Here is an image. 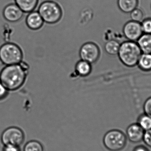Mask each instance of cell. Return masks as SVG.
I'll return each mask as SVG.
<instances>
[{
    "label": "cell",
    "mask_w": 151,
    "mask_h": 151,
    "mask_svg": "<svg viewBox=\"0 0 151 151\" xmlns=\"http://www.w3.org/2000/svg\"><path fill=\"white\" fill-rule=\"evenodd\" d=\"M24 151H44V149L40 142L33 140L26 144L24 147Z\"/></svg>",
    "instance_id": "ac0fdd59"
},
{
    "label": "cell",
    "mask_w": 151,
    "mask_h": 151,
    "mask_svg": "<svg viewBox=\"0 0 151 151\" xmlns=\"http://www.w3.org/2000/svg\"><path fill=\"white\" fill-rule=\"evenodd\" d=\"M145 132L138 123H134L129 125L127 128V137L131 142L138 143L142 141Z\"/></svg>",
    "instance_id": "8fae6325"
},
{
    "label": "cell",
    "mask_w": 151,
    "mask_h": 151,
    "mask_svg": "<svg viewBox=\"0 0 151 151\" xmlns=\"http://www.w3.org/2000/svg\"><path fill=\"white\" fill-rule=\"evenodd\" d=\"M25 136L23 131L17 127H10L4 130L1 136V141L4 146H19L24 142Z\"/></svg>",
    "instance_id": "8992f818"
},
{
    "label": "cell",
    "mask_w": 151,
    "mask_h": 151,
    "mask_svg": "<svg viewBox=\"0 0 151 151\" xmlns=\"http://www.w3.org/2000/svg\"><path fill=\"white\" fill-rule=\"evenodd\" d=\"M103 143L105 148L110 151H120L126 147L127 137L121 130L112 129L105 134Z\"/></svg>",
    "instance_id": "5b68a950"
},
{
    "label": "cell",
    "mask_w": 151,
    "mask_h": 151,
    "mask_svg": "<svg viewBox=\"0 0 151 151\" xmlns=\"http://www.w3.org/2000/svg\"><path fill=\"white\" fill-rule=\"evenodd\" d=\"M25 23L29 29L35 31L42 27L44 22L38 11L34 10L28 13L26 17Z\"/></svg>",
    "instance_id": "30bf717a"
},
{
    "label": "cell",
    "mask_w": 151,
    "mask_h": 151,
    "mask_svg": "<svg viewBox=\"0 0 151 151\" xmlns=\"http://www.w3.org/2000/svg\"><path fill=\"white\" fill-rule=\"evenodd\" d=\"M142 53L137 42L127 40L121 43L117 55L123 65L133 68L137 66Z\"/></svg>",
    "instance_id": "7a4b0ae2"
},
{
    "label": "cell",
    "mask_w": 151,
    "mask_h": 151,
    "mask_svg": "<svg viewBox=\"0 0 151 151\" xmlns=\"http://www.w3.org/2000/svg\"><path fill=\"white\" fill-rule=\"evenodd\" d=\"M141 26L143 33L151 34V18L145 19L141 22Z\"/></svg>",
    "instance_id": "44dd1931"
},
{
    "label": "cell",
    "mask_w": 151,
    "mask_h": 151,
    "mask_svg": "<svg viewBox=\"0 0 151 151\" xmlns=\"http://www.w3.org/2000/svg\"><path fill=\"white\" fill-rule=\"evenodd\" d=\"M15 4L26 13L35 10L39 3V0H15Z\"/></svg>",
    "instance_id": "5bb4252c"
},
{
    "label": "cell",
    "mask_w": 151,
    "mask_h": 151,
    "mask_svg": "<svg viewBox=\"0 0 151 151\" xmlns=\"http://www.w3.org/2000/svg\"><path fill=\"white\" fill-rule=\"evenodd\" d=\"M3 151H20L19 146L8 145L4 146Z\"/></svg>",
    "instance_id": "d4e9b609"
},
{
    "label": "cell",
    "mask_w": 151,
    "mask_h": 151,
    "mask_svg": "<svg viewBox=\"0 0 151 151\" xmlns=\"http://www.w3.org/2000/svg\"><path fill=\"white\" fill-rule=\"evenodd\" d=\"M75 70L80 76L82 77L88 76L92 70L91 64L87 61L81 59L76 65Z\"/></svg>",
    "instance_id": "9a60e30c"
},
{
    "label": "cell",
    "mask_w": 151,
    "mask_h": 151,
    "mask_svg": "<svg viewBox=\"0 0 151 151\" xmlns=\"http://www.w3.org/2000/svg\"><path fill=\"white\" fill-rule=\"evenodd\" d=\"M138 2V0H117V6L122 12L129 13L137 8Z\"/></svg>",
    "instance_id": "7c38bea8"
},
{
    "label": "cell",
    "mask_w": 151,
    "mask_h": 151,
    "mask_svg": "<svg viewBox=\"0 0 151 151\" xmlns=\"http://www.w3.org/2000/svg\"><path fill=\"white\" fill-rule=\"evenodd\" d=\"M79 55L82 60L90 63H96L100 57V50L95 43L88 42L83 44L80 48Z\"/></svg>",
    "instance_id": "52a82bcc"
},
{
    "label": "cell",
    "mask_w": 151,
    "mask_h": 151,
    "mask_svg": "<svg viewBox=\"0 0 151 151\" xmlns=\"http://www.w3.org/2000/svg\"><path fill=\"white\" fill-rule=\"evenodd\" d=\"M137 123L145 131L150 130L151 129V117L145 113L142 114L138 118Z\"/></svg>",
    "instance_id": "d6986e66"
},
{
    "label": "cell",
    "mask_w": 151,
    "mask_h": 151,
    "mask_svg": "<svg viewBox=\"0 0 151 151\" xmlns=\"http://www.w3.org/2000/svg\"><path fill=\"white\" fill-rule=\"evenodd\" d=\"M23 59V51L17 44L6 42L0 47V61L4 65L18 64Z\"/></svg>",
    "instance_id": "3957f363"
},
{
    "label": "cell",
    "mask_w": 151,
    "mask_h": 151,
    "mask_svg": "<svg viewBox=\"0 0 151 151\" xmlns=\"http://www.w3.org/2000/svg\"><path fill=\"white\" fill-rule=\"evenodd\" d=\"M35 10L38 11L44 22L47 24L57 23L62 17V11L60 6L50 0L40 3Z\"/></svg>",
    "instance_id": "277c9868"
},
{
    "label": "cell",
    "mask_w": 151,
    "mask_h": 151,
    "mask_svg": "<svg viewBox=\"0 0 151 151\" xmlns=\"http://www.w3.org/2000/svg\"><path fill=\"white\" fill-rule=\"evenodd\" d=\"M122 33L127 40L137 42L143 34L140 22L130 20L125 23Z\"/></svg>",
    "instance_id": "ba28073f"
},
{
    "label": "cell",
    "mask_w": 151,
    "mask_h": 151,
    "mask_svg": "<svg viewBox=\"0 0 151 151\" xmlns=\"http://www.w3.org/2000/svg\"><path fill=\"white\" fill-rule=\"evenodd\" d=\"M143 108L144 113L151 117V96L149 97L145 101Z\"/></svg>",
    "instance_id": "7402d4cb"
},
{
    "label": "cell",
    "mask_w": 151,
    "mask_h": 151,
    "mask_svg": "<svg viewBox=\"0 0 151 151\" xmlns=\"http://www.w3.org/2000/svg\"><path fill=\"white\" fill-rule=\"evenodd\" d=\"M137 66L143 71H151V54L142 53L137 63Z\"/></svg>",
    "instance_id": "2e32d148"
},
{
    "label": "cell",
    "mask_w": 151,
    "mask_h": 151,
    "mask_svg": "<svg viewBox=\"0 0 151 151\" xmlns=\"http://www.w3.org/2000/svg\"><path fill=\"white\" fill-rule=\"evenodd\" d=\"M133 151H149V150L143 146H138L136 147Z\"/></svg>",
    "instance_id": "484cf974"
},
{
    "label": "cell",
    "mask_w": 151,
    "mask_h": 151,
    "mask_svg": "<svg viewBox=\"0 0 151 151\" xmlns=\"http://www.w3.org/2000/svg\"><path fill=\"white\" fill-rule=\"evenodd\" d=\"M28 70L23 61L18 64L5 65L0 72V82L9 91L17 90L24 83Z\"/></svg>",
    "instance_id": "6da1fadb"
},
{
    "label": "cell",
    "mask_w": 151,
    "mask_h": 151,
    "mask_svg": "<svg viewBox=\"0 0 151 151\" xmlns=\"http://www.w3.org/2000/svg\"><path fill=\"white\" fill-rule=\"evenodd\" d=\"M121 43L115 40H111L105 44L104 49L106 52L112 56L118 55Z\"/></svg>",
    "instance_id": "e0dca14e"
},
{
    "label": "cell",
    "mask_w": 151,
    "mask_h": 151,
    "mask_svg": "<svg viewBox=\"0 0 151 151\" xmlns=\"http://www.w3.org/2000/svg\"><path fill=\"white\" fill-rule=\"evenodd\" d=\"M9 91L0 82V100L4 99L7 97Z\"/></svg>",
    "instance_id": "cb8c5ba5"
},
{
    "label": "cell",
    "mask_w": 151,
    "mask_h": 151,
    "mask_svg": "<svg viewBox=\"0 0 151 151\" xmlns=\"http://www.w3.org/2000/svg\"><path fill=\"white\" fill-rule=\"evenodd\" d=\"M131 20L141 23L144 19V13L142 11L138 8L133 10L130 13Z\"/></svg>",
    "instance_id": "ffe728a7"
},
{
    "label": "cell",
    "mask_w": 151,
    "mask_h": 151,
    "mask_svg": "<svg viewBox=\"0 0 151 151\" xmlns=\"http://www.w3.org/2000/svg\"><path fill=\"white\" fill-rule=\"evenodd\" d=\"M24 12L16 4H11L6 6L3 11V16L7 21L17 22L20 20Z\"/></svg>",
    "instance_id": "9c48e42d"
},
{
    "label": "cell",
    "mask_w": 151,
    "mask_h": 151,
    "mask_svg": "<svg viewBox=\"0 0 151 151\" xmlns=\"http://www.w3.org/2000/svg\"><path fill=\"white\" fill-rule=\"evenodd\" d=\"M137 42L142 53L151 54V34H143Z\"/></svg>",
    "instance_id": "4fadbf2b"
},
{
    "label": "cell",
    "mask_w": 151,
    "mask_h": 151,
    "mask_svg": "<svg viewBox=\"0 0 151 151\" xmlns=\"http://www.w3.org/2000/svg\"><path fill=\"white\" fill-rule=\"evenodd\" d=\"M143 141L147 146L151 148V129L145 132Z\"/></svg>",
    "instance_id": "603a6c76"
}]
</instances>
